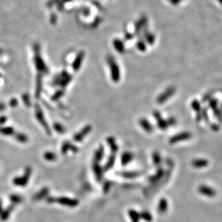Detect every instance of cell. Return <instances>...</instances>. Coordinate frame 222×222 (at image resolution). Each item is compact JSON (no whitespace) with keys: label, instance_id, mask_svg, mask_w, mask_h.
Masks as SVG:
<instances>
[{"label":"cell","instance_id":"7402d4cb","mask_svg":"<svg viewBox=\"0 0 222 222\" xmlns=\"http://www.w3.org/2000/svg\"><path fill=\"white\" fill-rule=\"evenodd\" d=\"M140 219H142V220H144L146 222H151L153 221V216L152 214L148 211H143V212H141V214H140Z\"/></svg>","mask_w":222,"mask_h":222},{"label":"cell","instance_id":"8d00e7d4","mask_svg":"<svg viewBox=\"0 0 222 222\" xmlns=\"http://www.w3.org/2000/svg\"><path fill=\"white\" fill-rule=\"evenodd\" d=\"M211 128H212L214 131L216 132L219 129V125H217V124H212V126L211 127Z\"/></svg>","mask_w":222,"mask_h":222},{"label":"cell","instance_id":"277c9868","mask_svg":"<svg viewBox=\"0 0 222 222\" xmlns=\"http://www.w3.org/2000/svg\"><path fill=\"white\" fill-rule=\"evenodd\" d=\"M175 93V88L173 86H170L165 91L160 94V95L158 96L157 98V104H163L165 102L168 101L169 98H170L171 96L174 95Z\"/></svg>","mask_w":222,"mask_h":222},{"label":"cell","instance_id":"1f68e13d","mask_svg":"<svg viewBox=\"0 0 222 222\" xmlns=\"http://www.w3.org/2000/svg\"><path fill=\"white\" fill-rule=\"evenodd\" d=\"M145 38L149 44H153L155 42V36L152 34H145Z\"/></svg>","mask_w":222,"mask_h":222},{"label":"cell","instance_id":"f1b7e54d","mask_svg":"<svg viewBox=\"0 0 222 222\" xmlns=\"http://www.w3.org/2000/svg\"><path fill=\"white\" fill-rule=\"evenodd\" d=\"M191 107H192L193 110H195V111L198 112V113L201 111V104H200V103L198 102L197 100L193 101L192 104H191Z\"/></svg>","mask_w":222,"mask_h":222},{"label":"cell","instance_id":"83f0119b","mask_svg":"<svg viewBox=\"0 0 222 222\" xmlns=\"http://www.w3.org/2000/svg\"><path fill=\"white\" fill-rule=\"evenodd\" d=\"M0 132L5 135H10L14 133V130L11 127H4V128L0 129Z\"/></svg>","mask_w":222,"mask_h":222},{"label":"cell","instance_id":"2e32d148","mask_svg":"<svg viewBox=\"0 0 222 222\" xmlns=\"http://www.w3.org/2000/svg\"><path fill=\"white\" fill-rule=\"evenodd\" d=\"M119 175L127 179H134L140 175V173L135 172V171H122L119 173Z\"/></svg>","mask_w":222,"mask_h":222},{"label":"cell","instance_id":"d590c367","mask_svg":"<svg viewBox=\"0 0 222 222\" xmlns=\"http://www.w3.org/2000/svg\"><path fill=\"white\" fill-rule=\"evenodd\" d=\"M216 105H217V103H216V101L215 99H212L209 103V107L212 109H216Z\"/></svg>","mask_w":222,"mask_h":222},{"label":"cell","instance_id":"9c48e42d","mask_svg":"<svg viewBox=\"0 0 222 222\" xmlns=\"http://www.w3.org/2000/svg\"><path fill=\"white\" fill-rule=\"evenodd\" d=\"M91 130V126H86L83 128L82 130H81L80 132L77 133L76 135L74 136L73 139L76 142H81L82 141L86 136L88 134H89Z\"/></svg>","mask_w":222,"mask_h":222},{"label":"cell","instance_id":"9a60e30c","mask_svg":"<svg viewBox=\"0 0 222 222\" xmlns=\"http://www.w3.org/2000/svg\"><path fill=\"white\" fill-rule=\"evenodd\" d=\"M107 144L109 145V148H110L112 154H114V155H115L119 150V147L117 145V144H116L115 139H114L113 137H109L107 139Z\"/></svg>","mask_w":222,"mask_h":222},{"label":"cell","instance_id":"603a6c76","mask_svg":"<svg viewBox=\"0 0 222 222\" xmlns=\"http://www.w3.org/2000/svg\"><path fill=\"white\" fill-rule=\"evenodd\" d=\"M152 157H153V162L154 165L156 166H160L162 162V158L160 153H157V152H154Z\"/></svg>","mask_w":222,"mask_h":222},{"label":"cell","instance_id":"f546056e","mask_svg":"<svg viewBox=\"0 0 222 222\" xmlns=\"http://www.w3.org/2000/svg\"><path fill=\"white\" fill-rule=\"evenodd\" d=\"M10 199L11 200V201L13 202V203L17 204L20 203L22 200H23V198L19 196L18 195H12L10 197Z\"/></svg>","mask_w":222,"mask_h":222},{"label":"cell","instance_id":"30bf717a","mask_svg":"<svg viewBox=\"0 0 222 222\" xmlns=\"http://www.w3.org/2000/svg\"><path fill=\"white\" fill-rule=\"evenodd\" d=\"M168 208V203L166 199L162 198L158 202L157 205V212L160 214H165Z\"/></svg>","mask_w":222,"mask_h":222},{"label":"cell","instance_id":"5bb4252c","mask_svg":"<svg viewBox=\"0 0 222 222\" xmlns=\"http://www.w3.org/2000/svg\"><path fill=\"white\" fill-rule=\"evenodd\" d=\"M116 162V155L114 154H111V155L109 156L108 158V160H107L106 164L104 165V168H103V170H104V172L106 171H108L113 168L114 164H115Z\"/></svg>","mask_w":222,"mask_h":222},{"label":"cell","instance_id":"44dd1931","mask_svg":"<svg viewBox=\"0 0 222 222\" xmlns=\"http://www.w3.org/2000/svg\"><path fill=\"white\" fill-rule=\"evenodd\" d=\"M113 45H114V48H115L116 50L118 52L122 53V52H124V43H123V42L121 41L120 40H118V39L114 40L113 42Z\"/></svg>","mask_w":222,"mask_h":222},{"label":"cell","instance_id":"8fae6325","mask_svg":"<svg viewBox=\"0 0 222 222\" xmlns=\"http://www.w3.org/2000/svg\"><path fill=\"white\" fill-rule=\"evenodd\" d=\"M209 165V162L206 159H195L191 162V165L195 168H203Z\"/></svg>","mask_w":222,"mask_h":222},{"label":"cell","instance_id":"d6a6232c","mask_svg":"<svg viewBox=\"0 0 222 222\" xmlns=\"http://www.w3.org/2000/svg\"><path fill=\"white\" fill-rule=\"evenodd\" d=\"M137 48H138V49L141 50V51H145L146 49L145 43L142 40L139 41L137 43Z\"/></svg>","mask_w":222,"mask_h":222},{"label":"cell","instance_id":"7c38bea8","mask_svg":"<svg viewBox=\"0 0 222 222\" xmlns=\"http://www.w3.org/2000/svg\"><path fill=\"white\" fill-rule=\"evenodd\" d=\"M140 125L141 126L142 129H144L146 132L148 133H152L153 131V125L150 124V122H149L148 120H147L145 118H142L140 119L139 121Z\"/></svg>","mask_w":222,"mask_h":222},{"label":"cell","instance_id":"7a4b0ae2","mask_svg":"<svg viewBox=\"0 0 222 222\" xmlns=\"http://www.w3.org/2000/svg\"><path fill=\"white\" fill-rule=\"evenodd\" d=\"M47 201L48 203H54V202H57L62 205L69 206V207H76V206L79 203L78 200L76 199H69L67 197H59V198H53V197H49L47 199Z\"/></svg>","mask_w":222,"mask_h":222},{"label":"cell","instance_id":"836d02e7","mask_svg":"<svg viewBox=\"0 0 222 222\" xmlns=\"http://www.w3.org/2000/svg\"><path fill=\"white\" fill-rule=\"evenodd\" d=\"M167 122H168V126H174V125L176 124V120L173 117H170L167 120Z\"/></svg>","mask_w":222,"mask_h":222},{"label":"cell","instance_id":"5b68a950","mask_svg":"<svg viewBox=\"0 0 222 222\" xmlns=\"http://www.w3.org/2000/svg\"><path fill=\"white\" fill-rule=\"evenodd\" d=\"M191 137H192V134L191 133L187 132H181L178 134V135L173 136L172 137H170V140H169V143L171 145H174L179 142L190 140Z\"/></svg>","mask_w":222,"mask_h":222},{"label":"cell","instance_id":"74e56055","mask_svg":"<svg viewBox=\"0 0 222 222\" xmlns=\"http://www.w3.org/2000/svg\"><path fill=\"white\" fill-rule=\"evenodd\" d=\"M124 37H126V38H127V40H130V39L132 38L133 36H132V34H130V33H127V34L125 35Z\"/></svg>","mask_w":222,"mask_h":222},{"label":"cell","instance_id":"d4e9b609","mask_svg":"<svg viewBox=\"0 0 222 222\" xmlns=\"http://www.w3.org/2000/svg\"><path fill=\"white\" fill-rule=\"evenodd\" d=\"M48 191H48V189L47 188H43L40 191L39 193H37V194L35 195L34 199L35 200H40V199H43L44 197H45L46 195H48Z\"/></svg>","mask_w":222,"mask_h":222},{"label":"cell","instance_id":"8992f818","mask_svg":"<svg viewBox=\"0 0 222 222\" xmlns=\"http://www.w3.org/2000/svg\"><path fill=\"white\" fill-rule=\"evenodd\" d=\"M198 191H199L201 194L208 198H214L216 196V191H215L214 188L205 185L200 186L199 188H198Z\"/></svg>","mask_w":222,"mask_h":222},{"label":"cell","instance_id":"d6986e66","mask_svg":"<svg viewBox=\"0 0 222 222\" xmlns=\"http://www.w3.org/2000/svg\"><path fill=\"white\" fill-rule=\"evenodd\" d=\"M164 175V170L161 168H160L157 170V172L155 175H153V176L149 178V181H150L152 183H155V182H157L159 181L160 179H161Z\"/></svg>","mask_w":222,"mask_h":222},{"label":"cell","instance_id":"f35d334b","mask_svg":"<svg viewBox=\"0 0 222 222\" xmlns=\"http://www.w3.org/2000/svg\"><path fill=\"white\" fill-rule=\"evenodd\" d=\"M2 212V203L1 201H0V213Z\"/></svg>","mask_w":222,"mask_h":222},{"label":"cell","instance_id":"484cf974","mask_svg":"<svg viewBox=\"0 0 222 222\" xmlns=\"http://www.w3.org/2000/svg\"><path fill=\"white\" fill-rule=\"evenodd\" d=\"M112 186V182L110 181H105L104 184H103V191L104 193H107L110 191Z\"/></svg>","mask_w":222,"mask_h":222},{"label":"cell","instance_id":"52a82bcc","mask_svg":"<svg viewBox=\"0 0 222 222\" xmlns=\"http://www.w3.org/2000/svg\"><path fill=\"white\" fill-rule=\"evenodd\" d=\"M154 117L155 118V119L157 120V124L158 128H160L162 130H165L168 128V124L167 120H165L162 117L161 114L159 111H155L153 113Z\"/></svg>","mask_w":222,"mask_h":222},{"label":"cell","instance_id":"ac0fdd59","mask_svg":"<svg viewBox=\"0 0 222 222\" xmlns=\"http://www.w3.org/2000/svg\"><path fill=\"white\" fill-rule=\"evenodd\" d=\"M69 150H71L74 152V153H76V152H78V149L76 146L71 145L70 142H64V144L63 145L62 148H61V153L63 154H65Z\"/></svg>","mask_w":222,"mask_h":222},{"label":"cell","instance_id":"6da1fadb","mask_svg":"<svg viewBox=\"0 0 222 222\" xmlns=\"http://www.w3.org/2000/svg\"><path fill=\"white\" fill-rule=\"evenodd\" d=\"M107 62L109 63V67H110V71H111V79L114 82H118L120 80V69L119 67L117 64V63L116 62L115 59L113 58L112 56H109L108 58H107Z\"/></svg>","mask_w":222,"mask_h":222},{"label":"cell","instance_id":"e0dca14e","mask_svg":"<svg viewBox=\"0 0 222 222\" xmlns=\"http://www.w3.org/2000/svg\"><path fill=\"white\" fill-rule=\"evenodd\" d=\"M104 146L101 145L99 148L96 149L95 153H94V161L99 162L101 160H102V158L104 157Z\"/></svg>","mask_w":222,"mask_h":222},{"label":"cell","instance_id":"4fadbf2b","mask_svg":"<svg viewBox=\"0 0 222 222\" xmlns=\"http://www.w3.org/2000/svg\"><path fill=\"white\" fill-rule=\"evenodd\" d=\"M133 157L134 155L130 152L123 153L122 156H121V163L122 165H126L133 160Z\"/></svg>","mask_w":222,"mask_h":222},{"label":"cell","instance_id":"ba28073f","mask_svg":"<svg viewBox=\"0 0 222 222\" xmlns=\"http://www.w3.org/2000/svg\"><path fill=\"white\" fill-rule=\"evenodd\" d=\"M93 170H94V173L95 174L96 178L98 182L102 181L103 179V173H104V170L102 167L100 166V165L98 164V162L94 161L93 163Z\"/></svg>","mask_w":222,"mask_h":222},{"label":"cell","instance_id":"4316f807","mask_svg":"<svg viewBox=\"0 0 222 222\" xmlns=\"http://www.w3.org/2000/svg\"><path fill=\"white\" fill-rule=\"evenodd\" d=\"M44 157H45V159L48 160V161H53V160H56V158L57 157L53 153H51V152H48V153L44 154Z\"/></svg>","mask_w":222,"mask_h":222},{"label":"cell","instance_id":"4dcf8cb0","mask_svg":"<svg viewBox=\"0 0 222 222\" xmlns=\"http://www.w3.org/2000/svg\"><path fill=\"white\" fill-rule=\"evenodd\" d=\"M16 139L20 142H26L27 141V137L23 134H19L18 135H17Z\"/></svg>","mask_w":222,"mask_h":222},{"label":"cell","instance_id":"3957f363","mask_svg":"<svg viewBox=\"0 0 222 222\" xmlns=\"http://www.w3.org/2000/svg\"><path fill=\"white\" fill-rule=\"evenodd\" d=\"M32 173V169L30 167H27V168L25 169V173L23 176L21 177H17L15 178L13 181V183H14L15 185L18 186H25L27 185L28 181H29L30 175H31Z\"/></svg>","mask_w":222,"mask_h":222},{"label":"cell","instance_id":"ab89813d","mask_svg":"<svg viewBox=\"0 0 222 222\" xmlns=\"http://www.w3.org/2000/svg\"><path fill=\"white\" fill-rule=\"evenodd\" d=\"M219 2H220V3L222 4V0H219Z\"/></svg>","mask_w":222,"mask_h":222},{"label":"cell","instance_id":"ffe728a7","mask_svg":"<svg viewBox=\"0 0 222 222\" xmlns=\"http://www.w3.org/2000/svg\"><path fill=\"white\" fill-rule=\"evenodd\" d=\"M128 215L132 222H140V216L137 211H135V209H129L128 211Z\"/></svg>","mask_w":222,"mask_h":222},{"label":"cell","instance_id":"e575fe53","mask_svg":"<svg viewBox=\"0 0 222 222\" xmlns=\"http://www.w3.org/2000/svg\"><path fill=\"white\" fill-rule=\"evenodd\" d=\"M201 114H202V118H203L204 120H205L206 122H208V116L206 109H203V112H202Z\"/></svg>","mask_w":222,"mask_h":222},{"label":"cell","instance_id":"cb8c5ba5","mask_svg":"<svg viewBox=\"0 0 222 222\" xmlns=\"http://www.w3.org/2000/svg\"><path fill=\"white\" fill-rule=\"evenodd\" d=\"M13 208H14V205H12V206H10V207H8L7 208H6V209L4 211L3 213H2L1 215V220L2 221H5L8 219V217L10 216V215L11 214V212H12V211L13 210Z\"/></svg>","mask_w":222,"mask_h":222}]
</instances>
